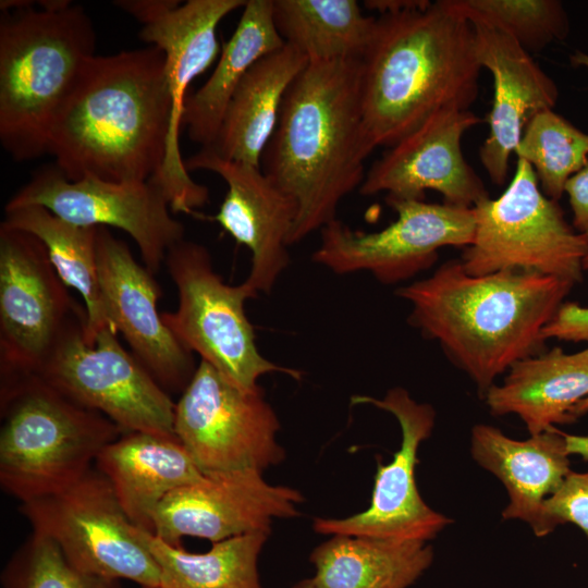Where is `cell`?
Instances as JSON below:
<instances>
[{"instance_id":"9c48e42d","label":"cell","mask_w":588,"mask_h":588,"mask_svg":"<svg viewBox=\"0 0 588 588\" xmlns=\"http://www.w3.org/2000/svg\"><path fill=\"white\" fill-rule=\"evenodd\" d=\"M33 532L52 540L77 571L160 588L159 566L109 480L91 467L69 487L26 502Z\"/></svg>"},{"instance_id":"484cf974","label":"cell","mask_w":588,"mask_h":588,"mask_svg":"<svg viewBox=\"0 0 588 588\" xmlns=\"http://www.w3.org/2000/svg\"><path fill=\"white\" fill-rule=\"evenodd\" d=\"M237 26L225 42L209 78L188 95L182 124L191 140H215L230 99L247 71L285 44L273 20V0H246Z\"/></svg>"},{"instance_id":"f35d334b","label":"cell","mask_w":588,"mask_h":588,"mask_svg":"<svg viewBox=\"0 0 588 588\" xmlns=\"http://www.w3.org/2000/svg\"><path fill=\"white\" fill-rule=\"evenodd\" d=\"M33 7V1L28 0H1V12H11Z\"/></svg>"},{"instance_id":"e0dca14e","label":"cell","mask_w":588,"mask_h":588,"mask_svg":"<svg viewBox=\"0 0 588 588\" xmlns=\"http://www.w3.org/2000/svg\"><path fill=\"white\" fill-rule=\"evenodd\" d=\"M256 470L204 474L171 492L152 517V535L172 546L183 537L211 543L232 537L271 530L275 518L299 514V491L273 486Z\"/></svg>"},{"instance_id":"d6986e66","label":"cell","mask_w":588,"mask_h":588,"mask_svg":"<svg viewBox=\"0 0 588 588\" xmlns=\"http://www.w3.org/2000/svg\"><path fill=\"white\" fill-rule=\"evenodd\" d=\"M481 122L469 109L446 106L403 137L366 172L363 196L387 193L388 198L424 200L426 191L440 193L444 203L473 208L489 197L482 181L467 163L462 138Z\"/></svg>"},{"instance_id":"74e56055","label":"cell","mask_w":588,"mask_h":588,"mask_svg":"<svg viewBox=\"0 0 588 588\" xmlns=\"http://www.w3.org/2000/svg\"><path fill=\"white\" fill-rule=\"evenodd\" d=\"M569 455H578L588 462V436L563 432Z\"/></svg>"},{"instance_id":"6da1fadb","label":"cell","mask_w":588,"mask_h":588,"mask_svg":"<svg viewBox=\"0 0 588 588\" xmlns=\"http://www.w3.org/2000/svg\"><path fill=\"white\" fill-rule=\"evenodd\" d=\"M171 118L160 49L95 56L54 121L46 154L71 181L146 182L163 166Z\"/></svg>"},{"instance_id":"277c9868","label":"cell","mask_w":588,"mask_h":588,"mask_svg":"<svg viewBox=\"0 0 588 588\" xmlns=\"http://www.w3.org/2000/svg\"><path fill=\"white\" fill-rule=\"evenodd\" d=\"M481 65L455 0L377 17L362 59V115L371 152L391 147L446 106L469 107Z\"/></svg>"},{"instance_id":"ee69618b","label":"cell","mask_w":588,"mask_h":588,"mask_svg":"<svg viewBox=\"0 0 588 588\" xmlns=\"http://www.w3.org/2000/svg\"><path fill=\"white\" fill-rule=\"evenodd\" d=\"M139 588H150V587H139Z\"/></svg>"},{"instance_id":"7c38bea8","label":"cell","mask_w":588,"mask_h":588,"mask_svg":"<svg viewBox=\"0 0 588 588\" xmlns=\"http://www.w3.org/2000/svg\"><path fill=\"white\" fill-rule=\"evenodd\" d=\"M82 317L45 245L0 224V377L36 373Z\"/></svg>"},{"instance_id":"d4e9b609","label":"cell","mask_w":588,"mask_h":588,"mask_svg":"<svg viewBox=\"0 0 588 588\" xmlns=\"http://www.w3.org/2000/svg\"><path fill=\"white\" fill-rule=\"evenodd\" d=\"M307 63L306 56L287 45L258 60L230 99L215 140L200 148L261 168L285 94Z\"/></svg>"},{"instance_id":"ab89813d","label":"cell","mask_w":588,"mask_h":588,"mask_svg":"<svg viewBox=\"0 0 588 588\" xmlns=\"http://www.w3.org/2000/svg\"><path fill=\"white\" fill-rule=\"evenodd\" d=\"M569 60L573 66H584L588 69V53L577 51L569 56Z\"/></svg>"},{"instance_id":"4dcf8cb0","label":"cell","mask_w":588,"mask_h":588,"mask_svg":"<svg viewBox=\"0 0 588 588\" xmlns=\"http://www.w3.org/2000/svg\"><path fill=\"white\" fill-rule=\"evenodd\" d=\"M514 154L532 167L543 194L558 201L567 181L588 163V133L546 110L526 125Z\"/></svg>"},{"instance_id":"1f68e13d","label":"cell","mask_w":588,"mask_h":588,"mask_svg":"<svg viewBox=\"0 0 588 588\" xmlns=\"http://www.w3.org/2000/svg\"><path fill=\"white\" fill-rule=\"evenodd\" d=\"M513 37L528 53L564 39L569 30L566 11L558 0H455Z\"/></svg>"},{"instance_id":"9a60e30c","label":"cell","mask_w":588,"mask_h":588,"mask_svg":"<svg viewBox=\"0 0 588 588\" xmlns=\"http://www.w3.org/2000/svg\"><path fill=\"white\" fill-rule=\"evenodd\" d=\"M352 402L391 413L401 427V446L390 463L378 461L371 501L365 511L346 518H316L314 530L395 541L434 539L453 520L428 506L415 478L418 449L434 427L433 407L416 402L400 387L390 389L381 400L353 396Z\"/></svg>"},{"instance_id":"7402d4cb","label":"cell","mask_w":588,"mask_h":588,"mask_svg":"<svg viewBox=\"0 0 588 588\" xmlns=\"http://www.w3.org/2000/svg\"><path fill=\"white\" fill-rule=\"evenodd\" d=\"M470 454L505 487L509 504L503 519L525 522L537 537L555 528L547 517L546 500L571 473L563 431L556 427L526 440H516L499 428L478 424L470 433Z\"/></svg>"},{"instance_id":"83f0119b","label":"cell","mask_w":588,"mask_h":588,"mask_svg":"<svg viewBox=\"0 0 588 588\" xmlns=\"http://www.w3.org/2000/svg\"><path fill=\"white\" fill-rule=\"evenodd\" d=\"M1 224L36 236L45 245L64 284L82 296L87 314L86 343L94 344L96 336L105 329L113 331L99 284L98 226L73 224L41 206L4 207Z\"/></svg>"},{"instance_id":"f546056e","label":"cell","mask_w":588,"mask_h":588,"mask_svg":"<svg viewBox=\"0 0 588 588\" xmlns=\"http://www.w3.org/2000/svg\"><path fill=\"white\" fill-rule=\"evenodd\" d=\"M269 534L253 532L213 542L194 553L140 529L160 571V588H262L258 559Z\"/></svg>"},{"instance_id":"5bb4252c","label":"cell","mask_w":588,"mask_h":588,"mask_svg":"<svg viewBox=\"0 0 588 588\" xmlns=\"http://www.w3.org/2000/svg\"><path fill=\"white\" fill-rule=\"evenodd\" d=\"M41 206L81 226H113L136 243L144 266L157 273L169 249L184 240V225L152 181L110 182L96 177L71 181L54 166L38 169L5 208Z\"/></svg>"},{"instance_id":"60d3db41","label":"cell","mask_w":588,"mask_h":588,"mask_svg":"<svg viewBox=\"0 0 588 588\" xmlns=\"http://www.w3.org/2000/svg\"><path fill=\"white\" fill-rule=\"evenodd\" d=\"M588 413V396L581 400L572 411V417L574 419Z\"/></svg>"},{"instance_id":"f1b7e54d","label":"cell","mask_w":588,"mask_h":588,"mask_svg":"<svg viewBox=\"0 0 588 588\" xmlns=\"http://www.w3.org/2000/svg\"><path fill=\"white\" fill-rule=\"evenodd\" d=\"M273 20L285 45L308 61L362 60L377 17L356 0H273Z\"/></svg>"},{"instance_id":"5b68a950","label":"cell","mask_w":588,"mask_h":588,"mask_svg":"<svg viewBox=\"0 0 588 588\" xmlns=\"http://www.w3.org/2000/svg\"><path fill=\"white\" fill-rule=\"evenodd\" d=\"M95 48L94 24L79 4L1 12L0 142L15 161L46 154Z\"/></svg>"},{"instance_id":"30bf717a","label":"cell","mask_w":588,"mask_h":588,"mask_svg":"<svg viewBox=\"0 0 588 588\" xmlns=\"http://www.w3.org/2000/svg\"><path fill=\"white\" fill-rule=\"evenodd\" d=\"M87 317L73 322L36 372L77 404L126 432L174 433L175 403L111 329L85 341Z\"/></svg>"},{"instance_id":"ffe728a7","label":"cell","mask_w":588,"mask_h":588,"mask_svg":"<svg viewBox=\"0 0 588 588\" xmlns=\"http://www.w3.org/2000/svg\"><path fill=\"white\" fill-rule=\"evenodd\" d=\"M184 162L188 172L211 171L226 183V195L212 220L250 250L245 281L257 293H269L290 261L286 247L296 217L294 201L260 167L226 160L205 148Z\"/></svg>"},{"instance_id":"603a6c76","label":"cell","mask_w":588,"mask_h":588,"mask_svg":"<svg viewBox=\"0 0 588 588\" xmlns=\"http://www.w3.org/2000/svg\"><path fill=\"white\" fill-rule=\"evenodd\" d=\"M95 467L111 483L131 522L150 534L159 504L204 476L176 436L149 432L123 433L102 449Z\"/></svg>"},{"instance_id":"52a82bcc","label":"cell","mask_w":588,"mask_h":588,"mask_svg":"<svg viewBox=\"0 0 588 588\" xmlns=\"http://www.w3.org/2000/svg\"><path fill=\"white\" fill-rule=\"evenodd\" d=\"M473 242L460 259L474 275L524 271L581 280L587 241L568 224L556 200L541 191L532 167L517 158L514 176L498 198L473 207Z\"/></svg>"},{"instance_id":"8992f818","label":"cell","mask_w":588,"mask_h":588,"mask_svg":"<svg viewBox=\"0 0 588 588\" xmlns=\"http://www.w3.org/2000/svg\"><path fill=\"white\" fill-rule=\"evenodd\" d=\"M0 485L21 503L82 478L124 432L36 373L0 377Z\"/></svg>"},{"instance_id":"ac0fdd59","label":"cell","mask_w":588,"mask_h":588,"mask_svg":"<svg viewBox=\"0 0 588 588\" xmlns=\"http://www.w3.org/2000/svg\"><path fill=\"white\" fill-rule=\"evenodd\" d=\"M97 261L111 328L124 338L133 356L164 391L182 393L197 366L193 353L164 324L158 311L162 291L154 274L106 226L97 230Z\"/></svg>"},{"instance_id":"8d00e7d4","label":"cell","mask_w":588,"mask_h":588,"mask_svg":"<svg viewBox=\"0 0 588 588\" xmlns=\"http://www.w3.org/2000/svg\"><path fill=\"white\" fill-rule=\"evenodd\" d=\"M430 2L428 0H366L363 5L370 11L384 15L425 8Z\"/></svg>"},{"instance_id":"8fae6325","label":"cell","mask_w":588,"mask_h":588,"mask_svg":"<svg viewBox=\"0 0 588 588\" xmlns=\"http://www.w3.org/2000/svg\"><path fill=\"white\" fill-rule=\"evenodd\" d=\"M261 388L241 389L204 360L174 408V433L203 474L262 470L285 457Z\"/></svg>"},{"instance_id":"7a4b0ae2","label":"cell","mask_w":588,"mask_h":588,"mask_svg":"<svg viewBox=\"0 0 588 588\" xmlns=\"http://www.w3.org/2000/svg\"><path fill=\"white\" fill-rule=\"evenodd\" d=\"M574 284L524 271L474 275L460 260L396 290L409 322L436 340L481 396L518 360L539 354L543 329Z\"/></svg>"},{"instance_id":"ba28073f","label":"cell","mask_w":588,"mask_h":588,"mask_svg":"<svg viewBox=\"0 0 588 588\" xmlns=\"http://www.w3.org/2000/svg\"><path fill=\"white\" fill-rule=\"evenodd\" d=\"M164 265L179 302L174 311L161 313L162 320L189 352L244 390L259 388L258 379L270 372L299 378L297 370L261 355L245 314V302L258 293L246 281L225 283L204 245L182 240L169 249Z\"/></svg>"},{"instance_id":"e575fe53","label":"cell","mask_w":588,"mask_h":588,"mask_svg":"<svg viewBox=\"0 0 588 588\" xmlns=\"http://www.w3.org/2000/svg\"><path fill=\"white\" fill-rule=\"evenodd\" d=\"M544 339L588 342V307L563 303L543 329Z\"/></svg>"},{"instance_id":"d590c367","label":"cell","mask_w":588,"mask_h":588,"mask_svg":"<svg viewBox=\"0 0 588 588\" xmlns=\"http://www.w3.org/2000/svg\"><path fill=\"white\" fill-rule=\"evenodd\" d=\"M564 193L573 213L572 225L588 243V163L567 181Z\"/></svg>"},{"instance_id":"4fadbf2b","label":"cell","mask_w":588,"mask_h":588,"mask_svg":"<svg viewBox=\"0 0 588 588\" xmlns=\"http://www.w3.org/2000/svg\"><path fill=\"white\" fill-rule=\"evenodd\" d=\"M385 201L396 212L395 221L367 233L335 219L321 229L313 261L338 274L368 271L382 284H395L432 266L442 247L465 248L473 242V208L388 197Z\"/></svg>"},{"instance_id":"7bdbcfd3","label":"cell","mask_w":588,"mask_h":588,"mask_svg":"<svg viewBox=\"0 0 588 588\" xmlns=\"http://www.w3.org/2000/svg\"><path fill=\"white\" fill-rule=\"evenodd\" d=\"M584 270H588V257L584 261Z\"/></svg>"},{"instance_id":"cb8c5ba5","label":"cell","mask_w":588,"mask_h":588,"mask_svg":"<svg viewBox=\"0 0 588 588\" xmlns=\"http://www.w3.org/2000/svg\"><path fill=\"white\" fill-rule=\"evenodd\" d=\"M587 396L588 347L576 353L553 347L520 359L483 395L493 416H518L530 436L573 422V408Z\"/></svg>"},{"instance_id":"44dd1931","label":"cell","mask_w":588,"mask_h":588,"mask_svg":"<svg viewBox=\"0 0 588 588\" xmlns=\"http://www.w3.org/2000/svg\"><path fill=\"white\" fill-rule=\"evenodd\" d=\"M463 13L474 28L478 61L491 73L494 87L487 115L489 133L479 148V158L491 182L502 185L526 125L538 113L553 110L559 88L507 33L477 15Z\"/></svg>"},{"instance_id":"4316f807","label":"cell","mask_w":588,"mask_h":588,"mask_svg":"<svg viewBox=\"0 0 588 588\" xmlns=\"http://www.w3.org/2000/svg\"><path fill=\"white\" fill-rule=\"evenodd\" d=\"M424 541L333 535L310 553L317 588H408L433 562Z\"/></svg>"},{"instance_id":"2e32d148","label":"cell","mask_w":588,"mask_h":588,"mask_svg":"<svg viewBox=\"0 0 588 588\" xmlns=\"http://www.w3.org/2000/svg\"><path fill=\"white\" fill-rule=\"evenodd\" d=\"M246 0H175L142 25L139 38L164 54L172 100L171 127L163 166L151 179L167 196L172 212L194 213L208 203L205 185L196 183L185 167L180 149V131L187 91L220 52L217 29Z\"/></svg>"},{"instance_id":"b9f144b4","label":"cell","mask_w":588,"mask_h":588,"mask_svg":"<svg viewBox=\"0 0 588 588\" xmlns=\"http://www.w3.org/2000/svg\"><path fill=\"white\" fill-rule=\"evenodd\" d=\"M291 588H317L311 578L303 579Z\"/></svg>"},{"instance_id":"d6a6232c","label":"cell","mask_w":588,"mask_h":588,"mask_svg":"<svg viewBox=\"0 0 588 588\" xmlns=\"http://www.w3.org/2000/svg\"><path fill=\"white\" fill-rule=\"evenodd\" d=\"M2 588H123L119 580L74 568L49 538L32 535L13 553L1 573Z\"/></svg>"},{"instance_id":"3957f363","label":"cell","mask_w":588,"mask_h":588,"mask_svg":"<svg viewBox=\"0 0 588 588\" xmlns=\"http://www.w3.org/2000/svg\"><path fill=\"white\" fill-rule=\"evenodd\" d=\"M360 89L362 60L308 61L285 94L261 170L295 204L289 245L334 221L365 179Z\"/></svg>"},{"instance_id":"836d02e7","label":"cell","mask_w":588,"mask_h":588,"mask_svg":"<svg viewBox=\"0 0 588 588\" xmlns=\"http://www.w3.org/2000/svg\"><path fill=\"white\" fill-rule=\"evenodd\" d=\"M544 510L554 528L571 523L588 536V471L571 470L562 486L546 500Z\"/></svg>"}]
</instances>
